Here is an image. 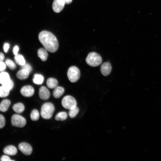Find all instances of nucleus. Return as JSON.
I'll list each match as a JSON object with an SVG mask.
<instances>
[{
    "mask_svg": "<svg viewBox=\"0 0 161 161\" xmlns=\"http://www.w3.org/2000/svg\"><path fill=\"white\" fill-rule=\"evenodd\" d=\"M29 73L30 72L28 70L26 69H21L18 72L16 76L19 79L24 80L27 78Z\"/></svg>",
    "mask_w": 161,
    "mask_h": 161,
    "instance_id": "obj_14",
    "label": "nucleus"
},
{
    "mask_svg": "<svg viewBox=\"0 0 161 161\" xmlns=\"http://www.w3.org/2000/svg\"><path fill=\"white\" fill-rule=\"evenodd\" d=\"M13 111L17 113L20 114L22 113L24 110V105L21 103H16L13 106Z\"/></svg>",
    "mask_w": 161,
    "mask_h": 161,
    "instance_id": "obj_19",
    "label": "nucleus"
},
{
    "mask_svg": "<svg viewBox=\"0 0 161 161\" xmlns=\"http://www.w3.org/2000/svg\"><path fill=\"white\" fill-rule=\"evenodd\" d=\"M3 152L5 154L9 155H14L17 152L16 148L13 145H8L3 149Z\"/></svg>",
    "mask_w": 161,
    "mask_h": 161,
    "instance_id": "obj_12",
    "label": "nucleus"
},
{
    "mask_svg": "<svg viewBox=\"0 0 161 161\" xmlns=\"http://www.w3.org/2000/svg\"><path fill=\"white\" fill-rule=\"evenodd\" d=\"M38 39L47 51L53 53L58 50L59 46L58 41L56 37L51 32L47 31H43L39 33Z\"/></svg>",
    "mask_w": 161,
    "mask_h": 161,
    "instance_id": "obj_1",
    "label": "nucleus"
},
{
    "mask_svg": "<svg viewBox=\"0 0 161 161\" xmlns=\"http://www.w3.org/2000/svg\"><path fill=\"white\" fill-rule=\"evenodd\" d=\"M30 117L32 120L33 121L38 120L39 117V114L38 111L36 109L33 110L31 113Z\"/></svg>",
    "mask_w": 161,
    "mask_h": 161,
    "instance_id": "obj_22",
    "label": "nucleus"
},
{
    "mask_svg": "<svg viewBox=\"0 0 161 161\" xmlns=\"http://www.w3.org/2000/svg\"><path fill=\"white\" fill-rule=\"evenodd\" d=\"M47 87L50 89H53L56 87L58 84L57 80L53 78H49L46 82Z\"/></svg>",
    "mask_w": 161,
    "mask_h": 161,
    "instance_id": "obj_18",
    "label": "nucleus"
},
{
    "mask_svg": "<svg viewBox=\"0 0 161 161\" xmlns=\"http://www.w3.org/2000/svg\"><path fill=\"white\" fill-rule=\"evenodd\" d=\"M54 111V106L52 103H45L42 105L41 107V116L44 119H49L52 116Z\"/></svg>",
    "mask_w": 161,
    "mask_h": 161,
    "instance_id": "obj_2",
    "label": "nucleus"
},
{
    "mask_svg": "<svg viewBox=\"0 0 161 161\" xmlns=\"http://www.w3.org/2000/svg\"><path fill=\"white\" fill-rule=\"evenodd\" d=\"M66 4H69L70 3L72 0H64Z\"/></svg>",
    "mask_w": 161,
    "mask_h": 161,
    "instance_id": "obj_35",
    "label": "nucleus"
},
{
    "mask_svg": "<svg viewBox=\"0 0 161 161\" xmlns=\"http://www.w3.org/2000/svg\"><path fill=\"white\" fill-rule=\"evenodd\" d=\"M67 75L69 80L71 82H75L80 78V70L76 66H72L68 69Z\"/></svg>",
    "mask_w": 161,
    "mask_h": 161,
    "instance_id": "obj_4",
    "label": "nucleus"
},
{
    "mask_svg": "<svg viewBox=\"0 0 161 161\" xmlns=\"http://www.w3.org/2000/svg\"><path fill=\"white\" fill-rule=\"evenodd\" d=\"M5 124V120L4 116L0 114V129L3 128Z\"/></svg>",
    "mask_w": 161,
    "mask_h": 161,
    "instance_id": "obj_28",
    "label": "nucleus"
},
{
    "mask_svg": "<svg viewBox=\"0 0 161 161\" xmlns=\"http://www.w3.org/2000/svg\"><path fill=\"white\" fill-rule=\"evenodd\" d=\"M0 160L1 161H13L10 159L9 157L5 155H3L1 157Z\"/></svg>",
    "mask_w": 161,
    "mask_h": 161,
    "instance_id": "obj_31",
    "label": "nucleus"
},
{
    "mask_svg": "<svg viewBox=\"0 0 161 161\" xmlns=\"http://www.w3.org/2000/svg\"><path fill=\"white\" fill-rule=\"evenodd\" d=\"M112 69L111 65L110 63L108 62L103 63L100 66L101 72L104 76L109 75Z\"/></svg>",
    "mask_w": 161,
    "mask_h": 161,
    "instance_id": "obj_10",
    "label": "nucleus"
},
{
    "mask_svg": "<svg viewBox=\"0 0 161 161\" xmlns=\"http://www.w3.org/2000/svg\"><path fill=\"white\" fill-rule=\"evenodd\" d=\"M10 101L7 99L3 100L0 103V111L1 112H5L8 109L10 104Z\"/></svg>",
    "mask_w": 161,
    "mask_h": 161,
    "instance_id": "obj_16",
    "label": "nucleus"
},
{
    "mask_svg": "<svg viewBox=\"0 0 161 161\" xmlns=\"http://www.w3.org/2000/svg\"><path fill=\"white\" fill-rule=\"evenodd\" d=\"M4 58V54L0 52V61H3Z\"/></svg>",
    "mask_w": 161,
    "mask_h": 161,
    "instance_id": "obj_34",
    "label": "nucleus"
},
{
    "mask_svg": "<svg viewBox=\"0 0 161 161\" xmlns=\"http://www.w3.org/2000/svg\"><path fill=\"white\" fill-rule=\"evenodd\" d=\"M65 2L64 0H54L52 4V8L55 12L58 13L64 8Z\"/></svg>",
    "mask_w": 161,
    "mask_h": 161,
    "instance_id": "obj_9",
    "label": "nucleus"
},
{
    "mask_svg": "<svg viewBox=\"0 0 161 161\" xmlns=\"http://www.w3.org/2000/svg\"><path fill=\"white\" fill-rule=\"evenodd\" d=\"M10 80L9 74L6 72H2L0 73V84L3 85Z\"/></svg>",
    "mask_w": 161,
    "mask_h": 161,
    "instance_id": "obj_17",
    "label": "nucleus"
},
{
    "mask_svg": "<svg viewBox=\"0 0 161 161\" xmlns=\"http://www.w3.org/2000/svg\"><path fill=\"white\" fill-rule=\"evenodd\" d=\"M21 69H26L28 70L30 72L32 70V67L28 64H25L24 65L21 66Z\"/></svg>",
    "mask_w": 161,
    "mask_h": 161,
    "instance_id": "obj_29",
    "label": "nucleus"
},
{
    "mask_svg": "<svg viewBox=\"0 0 161 161\" xmlns=\"http://www.w3.org/2000/svg\"><path fill=\"white\" fill-rule=\"evenodd\" d=\"M67 117V113L65 112L58 113L55 117V119L57 121H64L66 120Z\"/></svg>",
    "mask_w": 161,
    "mask_h": 161,
    "instance_id": "obj_21",
    "label": "nucleus"
},
{
    "mask_svg": "<svg viewBox=\"0 0 161 161\" xmlns=\"http://www.w3.org/2000/svg\"><path fill=\"white\" fill-rule=\"evenodd\" d=\"M61 104L64 108L69 110L76 106L77 102L73 97L70 95H67L63 98Z\"/></svg>",
    "mask_w": 161,
    "mask_h": 161,
    "instance_id": "obj_5",
    "label": "nucleus"
},
{
    "mask_svg": "<svg viewBox=\"0 0 161 161\" xmlns=\"http://www.w3.org/2000/svg\"><path fill=\"white\" fill-rule=\"evenodd\" d=\"M64 92V89L61 86H57L55 88L53 92V97L56 98H58L61 97Z\"/></svg>",
    "mask_w": 161,
    "mask_h": 161,
    "instance_id": "obj_15",
    "label": "nucleus"
},
{
    "mask_svg": "<svg viewBox=\"0 0 161 161\" xmlns=\"http://www.w3.org/2000/svg\"><path fill=\"white\" fill-rule=\"evenodd\" d=\"M2 85L7 90L10 91L13 88L14 84L12 80L10 79L8 82Z\"/></svg>",
    "mask_w": 161,
    "mask_h": 161,
    "instance_id": "obj_27",
    "label": "nucleus"
},
{
    "mask_svg": "<svg viewBox=\"0 0 161 161\" xmlns=\"http://www.w3.org/2000/svg\"><path fill=\"white\" fill-rule=\"evenodd\" d=\"M101 56L97 53L92 52L88 55L86 59V63L92 67H96L100 65L102 62Z\"/></svg>",
    "mask_w": 161,
    "mask_h": 161,
    "instance_id": "obj_3",
    "label": "nucleus"
},
{
    "mask_svg": "<svg viewBox=\"0 0 161 161\" xmlns=\"http://www.w3.org/2000/svg\"><path fill=\"white\" fill-rule=\"evenodd\" d=\"M38 57L43 61H45L47 59L48 57V54L47 50L43 48L39 49L37 52Z\"/></svg>",
    "mask_w": 161,
    "mask_h": 161,
    "instance_id": "obj_13",
    "label": "nucleus"
},
{
    "mask_svg": "<svg viewBox=\"0 0 161 161\" xmlns=\"http://www.w3.org/2000/svg\"><path fill=\"white\" fill-rule=\"evenodd\" d=\"M19 150L26 155H30L32 152V148L30 144L25 142L19 144L18 146Z\"/></svg>",
    "mask_w": 161,
    "mask_h": 161,
    "instance_id": "obj_7",
    "label": "nucleus"
},
{
    "mask_svg": "<svg viewBox=\"0 0 161 161\" xmlns=\"http://www.w3.org/2000/svg\"><path fill=\"white\" fill-rule=\"evenodd\" d=\"M79 109L78 107L76 106L75 108L69 109V115L71 118L75 117L78 113Z\"/></svg>",
    "mask_w": 161,
    "mask_h": 161,
    "instance_id": "obj_25",
    "label": "nucleus"
},
{
    "mask_svg": "<svg viewBox=\"0 0 161 161\" xmlns=\"http://www.w3.org/2000/svg\"><path fill=\"white\" fill-rule=\"evenodd\" d=\"M9 92L3 86H0V97H4L7 96L9 95Z\"/></svg>",
    "mask_w": 161,
    "mask_h": 161,
    "instance_id": "obj_24",
    "label": "nucleus"
},
{
    "mask_svg": "<svg viewBox=\"0 0 161 161\" xmlns=\"http://www.w3.org/2000/svg\"><path fill=\"white\" fill-rule=\"evenodd\" d=\"M25 119L19 115L15 114H13L11 118V123L12 125L18 127H23L26 125Z\"/></svg>",
    "mask_w": 161,
    "mask_h": 161,
    "instance_id": "obj_6",
    "label": "nucleus"
},
{
    "mask_svg": "<svg viewBox=\"0 0 161 161\" xmlns=\"http://www.w3.org/2000/svg\"><path fill=\"white\" fill-rule=\"evenodd\" d=\"M6 68V64L3 61H0V72H2Z\"/></svg>",
    "mask_w": 161,
    "mask_h": 161,
    "instance_id": "obj_30",
    "label": "nucleus"
},
{
    "mask_svg": "<svg viewBox=\"0 0 161 161\" xmlns=\"http://www.w3.org/2000/svg\"><path fill=\"white\" fill-rule=\"evenodd\" d=\"M20 93L24 97H29L34 94V90L30 85H26L23 86L21 89Z\"/></svg>",
    "mask_w": 161,
    "mask_h": 161,
    "instance_id": "obj_8",
    "label": "nucleus"
},
{
    "mask_svg": "<svg viewBox=\"0 0 161 161\" xmlns=\"http://www.w3.org/2000/svg\"><path fill=\"white\" fill-rule=\"evenodd\" d=\"M6 65L12 70H13L16 68V66L15 64L11 60L7 59L5 61Z\"/></svg>",
    "mask_w": 161,
    "mask_h": 161,
    "instance_id": "obj_26",
    "label": "nucleus"
},
{
    "mask_svg": "<svg viewBox=\"0 0 161 161\" xmlns=\"http://www.w3.org/2000/svg\"><path fill=\"white\" fill-rule=\"evenodd\" d=\"M9 48V44L8 43H5L4 44L3 48L5 52H7Z\"/></svg>",
    "mask_w": 161,
    "mask_h": 161,
    "instance_id": "obj_32",
    "label": "nucleus"
},
{
    "mask_svg": "<svg viewBox=\"0 0 161 161\" xmlns=\"http://www.w3.org/2000/svg\"><path fill=\"white\" fill-rule=\"evenodd\" d=\"M18 50L19 48L17 46H15L13 49V52L15 55L18 54Z\"/></svg>",
    "mask_w": 161,
    "mask_h": 161,
    "instance_id": "obj_33",
    "label": "nucleus"
},
{
    "mask_svg": "<svg viewBox=\"0 0 161 161\" xmlns=\"http://www.w3.org/2000/svg\"><path fill=\"white\" fill-rule=\"evenodd\" d=\"M38 94L40 98L44 100H47L50 96L49 90L47 88L44 86H42L40 88Z\"/></svg>",
    "mask_w": 161,
    "mask_h": 161,
    "instance_id": "obj_11",
    "label": "nucleus"
},
{
    "mask_svg": "<svg viewBox=\"0 0 161 161\" xmlns=\"http://www.w3.org/2000/svg\"><path fill=\"white\" fill-rule=\"evenodd\" d=\"M14 59L16 63L19 66H22L25 64V61L21 55L17 54L15 55Z\"/></svg>",
    "mask_w": 161,
    "mask_h": 161,
    "instance_id": "obj_20",
    "label": "nucleus"
},
{
    "mask_svg": "<svg viewBox=\"0 0 161 161\" xmlns=\"http://www.w3.org/2000/svg\"><path fill=\"white\" fill-rule=\"evenodd\" d=\"M44 81V78L41 75L35 74L34 75L33 81L34 83L40 84H42Z\"/></svg>",
    "mask_w": 161,
    "mask_h": 161,
    "instance_id": "obj_23",
    "label": "nucleus"
}]
</instances>
